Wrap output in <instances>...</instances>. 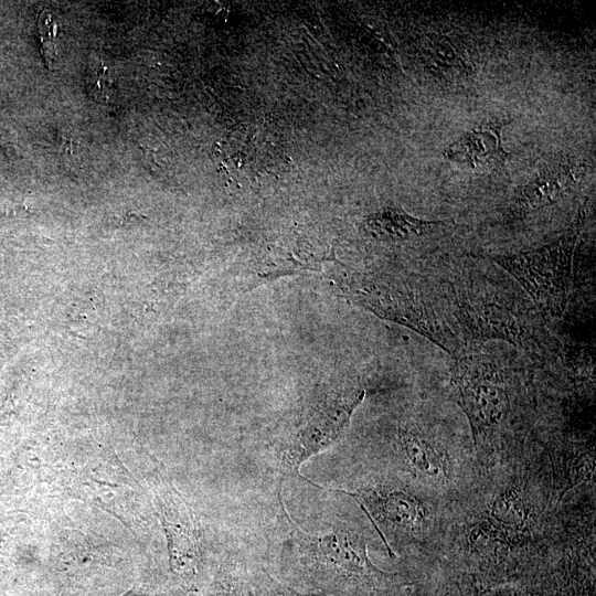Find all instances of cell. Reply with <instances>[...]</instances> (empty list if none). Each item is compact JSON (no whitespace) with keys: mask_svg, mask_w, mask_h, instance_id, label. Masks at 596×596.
Instances as JSON below:
<instances>
[{"mask_svg":"<svg viewBox=\"0 0 596 596\" xmlns=\"http://www.w3.org/2000/svg\"><path fill=\"white\" fill-rule=\"evenodd\" d=\"M290 544L309 575L323 590L376 596L398 587L396 573L386 572L371 561L363 538L350 529L338 528L324 534L302 531L287 515Z\"/></svg>","mask_w":596,"mask_h":596,"instance_id":"obj_1","label":"cell"},{"mask_svg":"<svg viewBox=\"0 0 596 596\" xmlns=\"http://www.w3.org/2000/svg\"><path fill=\"white\" fill-rule=\"evenodd\" d=\"M578 233L579 225L573 226L541 247L491 256L521 285L546 319H558L565 311Z\"/></svg>","mask_w":596,"mask_h":596,"instance_id":"obj_2","label":"cell"},{"mask_svg":"<svg viewBox=\"0 0 596 596\" xmlns=\"http://www.w3.org/2000/svg\"><path fill=\"white\" fill-rule=\"evenodd\" d=\"M363 396V391L355 392L327 409L313 413L304 426L279 441L274 457L280 470L289 476H300V466L329 447L343 432Z\"/></svg>","mask_w":596,"mask_h":596,"instance_id":"obj_3","label":"cell"},{"mask_svg":"<svg viewBox=\"0 0 596 596\" xmlns=\"http://www.w3.org/2000/svg\"><path fill=\"white\" fill-rule=\"evenodd\" d=\"M450 396L467 416L476 445L502 425L510 412L507 389L477 369L454 373Z\"/></svg>","mask_w":596,"mask_h":596,"instance_id":"obj_4","label":"cell"},{"mask_svg":"<svg viewBox=\"0 0 596 596\" xmlns=\"http://www.w3.org/2000/svg\"><path fill=\"white\" fill-rule=\"evenodd\" d=\"M340 492L350 496L360 504L386 547L391 535L415 534L425 525V504L414 493L398 486L381 483Z\"/></svg>","mask_w":596,"mask_h":596,"instance_id":"obj_5","label":"cell"},{"mask_svg":"<svg viewBox=\"0 0 596 596\" xmlns=\"http://www.w3.org/2000/svg\"><path fill=\"white\" fill-rule=\"evenodd\" d=\"M359 301L386 319L404 324L425 336L448 353L457 341L446 326L414 297L383 285L368 284L358 292Z\"/></svg>","mask_w":596,"mask_h":596,"instance_id":"obj_6","label":"cell"},{"mask_svg":"<svg viewBox=\"0 0 596 596\" xmlns=\"http://www.w3.org/2000/svg\"><path fill=\"white\" fill-rule=\"evenodd\" d=\"M398 457L406 468L419 479L445 483L450 476V462L441 445L415 425H404L396 433Z\"/></svg>","mask_w":596,"mask_h":596,"instance_id":"obj_7","label":"cell"},{"mask_svg":"<svg viewBox=\"0 0 596 596\" xmlns=\"http://www.w3.org/2000/svg\"><path fill=\"white\" fill-rule=\"evenodd\" d=\"M510 123H487L467 130L444 150V157L470 169L502 166L511 155L502 147L501 130Z\"/></svg>","mask_w":596,"mask_h":596,"instance_id":"obj_8","label":"cell"},{"mask_svg":"<svg viewBox=\"0 0 596 596\" xmlns=\"http://www.w3.org/2000/svg\"><path fill=\"white\" fill-rule=\"evenodd\" d=\"M457 305L459 321L473 337L521 341L522 328L507 308L483 298L459 299Z\"/></svg>","mask_w":596,"mask_h":596,"instance_id":"obj_9","label":"cell"},{"mask_svg":"<svg viewBox=\"0 0 596 596\" xmlns=\"http://www.w3.org/2000/svg\"><path fill=\"white\" fill-rule=\"evenodd\" d=\"M575 183L573 169L565 166L547 167L521 188L515 210L530 213L549 206L571 191Z\"/></svg>","mask_w":596,"mask_h":596,"instance_id":"obj_10","label":"cell"},{"mask_svg":"<svg viewBox=\"0 0 596 596\" xmlns=\"http://www.w3.org/2000/svg\"><path fill=\"white\" fill-rule=\"evenodd\" d=\"M440 221L415 217L400 207H385L369 216L366 227L372 236L381 241H405L423 236L443 225Z\"/></svg>","mask_w":596,"mask_h":596,"instance_id":"obj_11","label":"cell"},{"mask_svg":"<svg viewBox=\"0 0 596 596\" xmlns=\"http://www.w3.org/2000/svg\"><path fill=\"white\" fill-rule=\"evenodd\" d=\"M489 518L494 526L507 531L523 529L528 520V508L519 491L507 488L492 501Z\"/></svg>","mask_w":596,"mask_h":596,"instance_id":"obj_12","label":"cell"},{"mask_svg":"<svg viewBox=\"0 0 596 596\" xmlns=\"http://www.w3.org/2000/svg\"><path fill=\"white\" fill-rule=\"evenodd\" d=\"M36 29L42 56L46 66L51 67L57 58L58 23L49 11L44 10L39 15Z\"/></svg>","mask_w":596,"mask_h":596,"instance_id":"obj_13","label":"cell"},{"mask_svg":"<svg viewBox=\"0 0 596 596\" xmlns=\"http://www.w3.org/2000/svg\"><path fill=\"white\" fill-rule=\"evenodd\" d=\"M87 83L93 96L96 99H107L108 95L105 88L110 89L111 79L108 68L103 62L98 61L97 64L93 63L88 68Z\"/></svg>","mask_w":596,"mask_h":596,"instance_id":"obj_14","label":"cell"},{"mask_svg":"<svg viewBox=\"0 0 596 596\" xmlns=\"http://www.w3.org/2000/svg\"><path fill=\"white\" fill-rule=\"evenodd\" d=\"M211 596H252V593L247 584L234 574L223 578Z\"/></svg>","mask_w":596,"mask_h":596,"instance_id":"obj_15","label":"cell"},{"mask_svg":"<svg viewBox=\"0 0 596 596\" xmlns=\"http://www.w3.org/2000/svg\"><path fill=\"white\" fill-rule=\"evenodd\" d=\"M279 592L277 596H372L365 594H355L347 592H336V590H308V592H297L294 588L286 587L283 585H277Z\"/></svg>","mask_w":596,"mask_h":596,"instance_id":"obj_16","label":"cell"},{"mask_svg":"<svg viewBox=\"0 0 596 596\" xmlns=\"http://www.w3.org/2000/svg\"><path fill=\"white\" fill-rule=\"evenodd\" d=\"M411 596H430V595H427V594H412Z\"/></svg>","mask_w":596,"mask_h":596,"instance_id":"obj_17","label":"cell"}]
</instances>
